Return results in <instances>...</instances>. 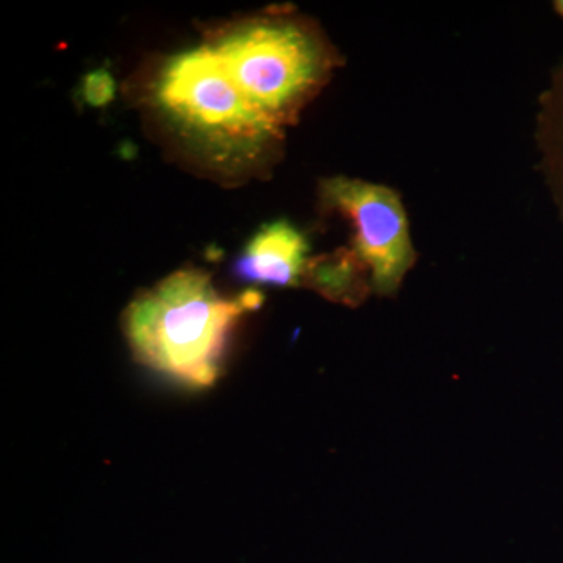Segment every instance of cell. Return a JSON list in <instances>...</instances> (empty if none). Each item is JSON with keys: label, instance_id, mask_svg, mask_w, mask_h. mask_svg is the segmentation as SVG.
<instances>
[{"label": "cell", "instance_id": "cell-1", "mask_svg": "<svg viewBox=\"0 0 563 563\" xmlns=\"http://www.w3.org/2000/svg\"><path fill=\"white\" fill-rule=\"evenodd\" d=\"M262 301L255 290L222 298L209 274L184 269L133 299L125 336L147 368L188 387H209L220 376L233 325Z\"/></svg>", "mask_w": 563, "mask_h": 563}, {"label": "cell", "instance_id": "cell-2", "mask_svg": "<svg viewBox=\"0 0 563 563\" xmlns=\"http://www.w3.org/2000/svg\"><path fill=\"white\" fill-rule=\"evenodd\" d=\"M233 84L277 129L295 120L332 69L321 36L292 20H261L211 44Z\"/></svg>", "mask_w": 563, "mask_h": 563}, {"label": "cell", "instance_id": "cell-3", "mask_svg": "<svg viewBox=\"0 0 563 563\" xmlns=\"http://www.w3.org/2000/svg\"><path fill=\"white\" fill-rule=\"evenodd\" d=\"M157 101L181 131L220 152L254 155L279 136L280 129L251 106L211 46L169 62Z\"/></svg>", "mask_w": 563, "mask_h": 563}, {"label": "cell", "instance_id": "cell-4", "mask_svg": "<svg viewBox=\"0 0 563 563\" xmlns=\"http://www.w3.org/2000/svg\"><path fill=\"white\" fill-rule=\"evenodd\" d=\"M322 206L352 222V251L372 274L373 291L393 296L417 261L398 192L350 177L321 184Z\"/></svg>", "mask_w": 563, "mask_h": 563}, {"label": "cell", "instance_id": "cell-5", "mask_svg": "<svg viewBox=\"0 0 563 563\" xmlns=\"http://www.w3.org/2000/svg\"><path fill=\"white\" fill-rule=\"evenodd\" d=\"M309 243L295 225L277 221L262 229L247 243L242 257L235 263L240 279L255 284L295 287L302 284Z\"/></svg>", "mask_w": 563, "mask_h": 563}, {"label": "cell", "instance_id": "cell-6", "mask_svg": "<svg viewBox=\"0 0 563 563\" xmlns=\"http://www.w3.org/2000/svg\"><path fill=\"white\" fill-rule=\"evenodd\" d=\"M302 284L329 301L357 307L373 290L372 274L352 250L309 258Z\"/></svg>", "mask_w": 563, "mask_h": 563}, {"label": "cell", "instance_id": "cell-7", "mask_svg": "<svg viewBox=\"0 0 563 563\" xmlns=\"http://www.w3.org/2000/svg\"><path fill=\"white\" fill-rule=\"evenodd\" d=\"M544 172L563 220V66L544 95L540 117Z\"/></svg>", "mask_w": 563, "mask_h": 563}, {"label": "cell", "instance_id": "cell-8", "mask_svg": "<svg viewBox=\"0 0 563 563\" xmlns=\"http://www.w3.org/2000/svg\"><path fill=\"white\" fill-rule=\"evenodd\" d=\"M114 90L117 87H114V80L109 70L99 69L88 74L81 92H84L85 101L90 106L102 107L114 98Z\"/></svg>", "mask_w": 563, "mask_h": 563}, {"label": "cell", "instance_id": "cell-9", "mask_svg": "<svg viewBox=\"0 0 563 563\" xmlns=\"http://www.w3.org/2000/svg\"><path fill=\"white\" fill-rule=\"evenodd\" d=\"M554 9L563 18V0H559V2H555L554 3Z\"/></svg>", "mask_w": 563, "mask_h": 563}]
</instances>
